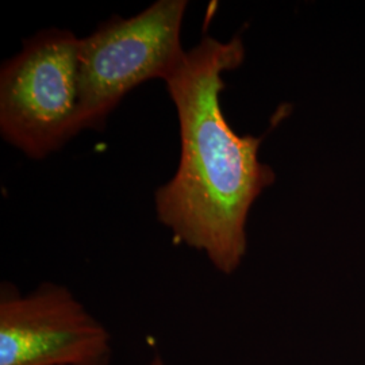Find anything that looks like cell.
I'll list each match as a JSON object with an SVG mask.
<instances>
[{"instance_id": "6da1fadb", "label": "cell", "mask_w": 365, "mask_h": 365, "mask_svg": "<svg viewBox=\"0 0 365 365\" xmlns=\"http://www.w3.org/2000/svg\"><path fill=\"white\" fill-rule=\"evenodd\" d=\"M244 58L238 37L227 42L205 37L164 80L179 119L180 161L156 191L157 218L226 274L247 255L250 207L276 179L259 160L261 138L238 135L222 113V76Z\"/></svg>"}, {"instance_id": "7a4b0ae2", "label": "cell", "mask_w": 365, "mask_h": 365, "mask_svg": "<svg viewBox=\"0 0 365 365\" xmlns=\"http://www.w3.org/2000/svg\"><path fill=\"white\" fill-rule=\"evenodd\" d=\"M188 3L158 0L131 18L114 16L80 38L78 128L102 129L135 87L168 78L182 60V25Z\"/></svg>"}, {"instance_id": "3957f363", "label": "cell", "mask_w": 365, "mask_h": 365, "mask_svg": "<svg viewBox=\"0 0 365 365\" xmlns=\"http://www.w3.org/2000/svg\"><path fill=\"white\" fill-rule=\"evenodd\" d=\"M80 38L46 29L24 42L0 72V131L27 157L58 150L78 128Z\"/></svg>"}, {"instance_id": "277c9868", "label": "cell", "mask_w": 365, "mask_h": 365, "mask_svg": "<svg viewBox=\"0 0 365 365\" xmlns=\"http://www.w3.org/2000/svg\"><path fill=\"white\" fill-rule=\"evenodd\" d=\"M111 334L63 286L0 299V365H107Z\"/></svg>"}, {"instance_id": "5b68a950", "label": "cell", "mask_w": 365, "mask_h": 365, "mask_svg": "<svg viewBox=\"0 0 365 365\" xmlns=\"http://www.w3.org/2000/svg\"><path fill=\"white\" fill-rule=\"evenodd\" d=\"M150 365H165L164 364V361H163V359L158 356V354H156L155 357H153V360H152V363H150Z\"/></svg>"}]
</instances>
